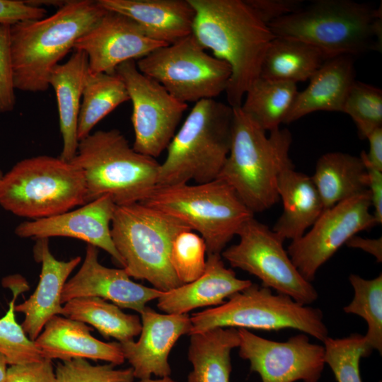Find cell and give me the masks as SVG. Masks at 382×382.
I'll list each match as a JSON object with an SVG mask.
<instances>
[{"instance_id":"obj_11","label":"cell","mask_w":382,"mask_h":382,"mask_svg":"<svg viewBox=\"0 0 382 382\" xmlns=\"http://www.w3.org/2000/svg\"><path fill=\"white\" fill-rule=\"evenodd\" d=\"M136 64L184 103L214 99L226 91L231 75L229 65L209 54L192 34L158 47Z\"/></svg>"},{"instance_id":"obj_6","label":"cell","mask_w":382,"mask_h":382,"mask_svg":"<svg viewBox=\"0 0 382 382\" xmlns=\"http://www.w3.org/2000/svg\"><path fill=\"white\" fill-rule=\"evenodd\" d=\"M233 119L229 105L214 99L195 103L166 149L157 185L216 179L229 152Z\"/></svg>"},{"instance_id":"obj_25","label":"cell","mask_w":382,"mask_h":382,"mask_svg":"<svg viewBox=\"0 0 382 382\" xmlns=\"http://www.w3.org/2000/svg\"><path fill=\"white\" fill-rule=\"evenodd\" d=\"M88 72L86 54L75 50L65 63L59 64L54 68L49 78L50 87L53 88L57 98L59 130L63 141L59 157L69 162L75 156L79 143L78 120Z\"/></svg>"},{"instance_id":"obj_12","label":"cell","mask_w":382,"mask_h":382,"mask_svg":"<svg viewBox=\"0 0 382 382\" xmlns=\"http://www.w3.org/2000/svg\"><path fill=\"white\" fill-rule=\"evenodd\" d=\"M239 241L221 253L232 267L239 268L262 282V286L294 301L311 305L318 294L292 262L282 239L254 216L239 231Z\"/></svg>"},{"instance_id":"obj_2","label":"cell","mask_w":382,"mask_h":382,"mask_svg":"<svg viewBox=\"0 0 382 382\" xmlns=\"http://www.w3.org/2000/svg\"><path fill=\"white\" fill-rule=\"evenodd\" d=\"M98 1H67L52 15L11 25L16 90L42 92L54 68L105 13Z\"/></svg>"},{"instance_id":"obj_28","label":"cell","mask_w":382,"mask_h":382,"mask_svg":"<svg viewBox=\"0 0 382 382\" xmlns=\"http://www.w3.org/2000/svg\"><path fill=\"white\" fill-rule=\"evenodd\" d=\"M187 382H230L231 352L238 347V329L219 328L190 335Z\"/></svg>"},{"instance_id":"obj_16","label":"cell","mask_w":382,"mask_h":382,"mask_svg":"<svg viewBox=\"0 0 382 382\" xmlns=\"http://www.w3.org/2000/svg\"><path fill=\"white\" fill-rule=\"evenodd\" d=\"M164 45L149 37L129 17L106 10L74 49L86 54L90 73L114 74L122 63L138 60Z\"/></svg>"},{"instance_id":"obj_1","label":"cell","mask_w":382,"mask_h":382,"mask_svg":"<svg viewBox=\"0 0 382 382\" xmlns=\"http://www.w3.org/2000/svg\"><path fill=\"white\" fill-rule=\"evenodd\" d=\"M195 12L192 35L214 57L226 62L231 75L228 105L240 108L260 77L266 50L275 37L245 0H189Z\"/></svg>"},{"instance_id":"obj_45","label":"cell","mask_w":382,"mask_h":382,"mask_svg":"<svg viewBox=\"0 0 382 382\" xmlns=\"http://www.w3.org/2000/svg\"><path fill=\"white\" fill-rule=\"evenodd\" d=\"M348 247L361 249L373 255L378 262L382 261V238H364L357 235L345 243Z\"/></svg>"},{"instance_id":"obj_34","label":"cell","mask_w":382,"mask_h":382,"mask_svg":"<svg viewBox=\"0 0 382 382\" xmlns=\"http://www.w3.org/2000/svg\"><path fill=\"white\" fill-rule=\"evenodd\" d=\"M349 280L354 289L352 301L343 310L362 318L367 324L364 335L373 350L382 352V275L366 279L352 274Z\"/></svg>"},{"instance_id":"obj_33","label":"cell","mask_w":382,"mask_h":382,"mask_svg":"<svg viewBox=\"0 0 382 382\" xmlns=\"http://www.w3.org/2000/svg\"><path fill=\"white\" fill-rule=\"evenodd\" d=\"M6 286L12 291V299L6 313L0 318V353L8 364H23L43 359L40 351L26 335L15 315L18 296L28 289L26 282L21 277H7Z\"/></svg>"},{"instance_id":"obj_9","label":"cell","mask_w":382,"mask_h":382,"mask_svg":"<svg viewBox=\"0 0 382 382\" xmlns=\"http://www.w3.org/2000/svg\"><path fill=\"white\" fill-rule=\"evenodd\" d=\"M86 203L83 172L59 157L23 159L0 180V205L28 220L50 217Z\"/></svg>"},{"instance_id":"obj_36","label":"cell","mask_w":382,"mask_h":382,"mask_svg":"<svg viewBox=\"0 0 382 382\" xmlns=\"http://www.w3.org/2000/svg\"><path fill=\"white\" fill-rule=\"evenodd\" d=\"M342 112L354 122L359 137H366L382 127V91L381 88L354 81L345 100Z\"/></svg>"},{"instance_id":"obj_14","label":"cell","mask_w":382,"mask_h":382,"mask_svg":"<svg viewBox=\"0 0 382 382\" xmlns=\"http://www.w3.org/2000/svg\"><path fill=\"white\" fill-rule=\"evenodd\" d=\"M371 208L369 191L340 202L324 209L309 231L291 242L288 255L307 281L349 238L377 224Z\"/></svg>"},{"instance_id":"obj_42","label":"cell","mask_w":382,"mask_h":382,"mask_svg":"<svg viewBox=\"0 0 382 382\" xmlns=\"http://www.w3.org/2000/svg\"><path fill=\"white\" fill-rule=\"evenodd\" d=\"M46 10L30 4L28 1L0 0V25H13L20 21L45 17Z\"/></svg>"},{"instance_id":"obj_22","label":"cell","mask_w":382,"mask_h":382,"mask_svg":"<svg viewBox=\"0 0 382 382\" xmlns=\"http://www.w3.org/2000/svg\"><path fill=\"white\" fill-rule=\"evenodd\" d=\"M105 9L133 20L151 39L165 45L192 34L195 12L189 0H98Z\"/></svg>"},{"instance_id":"obj_35","label":"cell","mask_w":382,"mask_h":382,"mask_svg":"<svg viewBox=\"0 0 382 382\" xmlns=\"http://www.w3.org/2000/svg\"><path fill=\"white\" fill-rule=\"evenodd\" d=\"M325 361L337 382H362L359 372L361 358L369 357L373 349L364 335L354 333L343 338L329 336L323 342Z\"/></svg>"},{"instance_id":"obj_17","label":"cell","mask_w":382,"mask_h":382,"mask_svg":"<svg viewBox=\"0 0 382 382\" xmlns=\"http://www.w3.org/2000/svg\"><path fill=\"white\" fill-rule=\"evenodd\" d=\"M115 207L112 198L104 195L74 210L25 221L14 231L21 238L69 237L81 240L106 251L124 268L125 262L113 243L110 233Z\"/></svg>"},{"instance_id":"obj_15","label":"cell","mask_w":382,"mask_h":382,"mask_svg":"<svg viewBox=\"0 0 382 382\" xmlns=\"http://www.w3.org/2000/svg\"><path fill=\"white\" fill-rule=\"evenodd\" d=\"M239 356L250 362V370L262 382H318L325 361V348L311 343L303 332L285 342L260 337L247 329H238Z\"/></svg>"},{"instance_id":"obj_30","label":"cell","mask_w":382,"mask_h":382,"mask_svg":"<svg viewBox=\"0 0 382 382\" xmlns=\"http://www.w3.org/2000/svg\"><path fill=\"white\" fill-rule=\"evenodd\" d=\"M62 316L88 323L104 337L118 342L132 340L141 330V318L124 313L119 306L94 296L73 299L63 306Z\"/></svg>"},{"instance_id":"obj_26","label":"cell","mask_w":382,"mask_h":382,"mask_svg":"<svg viewBox=\"0 0 382 382\" xmlns=\"http://www.w3.org/2000/svg\"><path fill=\"white\" fill-rule=\"evenodd\" d=\"M277 193L283 211L272 231L284 241L301 238L324 210L320 195L311 177L295 170H283L277 180Z\"/></svg>"},{"instance_id":"obj_3","label":"cell","mask_w":382,"mask_h":382,"mask_svg":"<svg viewBox=\"0 0 382 382\" xmlns=\"http://www.w3.org/2000/svg\"><path fill=\"white\" fill-rule=\"evenodd\" d=\"M233 109L228 156L217 177L228 184L253 212H262L279 201L277 180L294 167L289 150L292 141L286 129L266 131L240 108Z\"/></svg>"},{"instance_id":"obj_39","label":"cell","mask_w":382,"mask_h":382,"mask_svg":"<svg viewBox=\"0 0 382 382\" xmlns=\"http://www.w3.org/2000/svg\"><path fill=\"white\" fill-rule=\"evenodd\" d=\"M11 50V25H0V112L13 111L16 98Z\"/></svg>"},{"instance_id":"obj_47","label":"cell","mask_w":382,"mask_h":382,"mask_svg":"<svg viewBox=\"0 0 382 382\" xmlns=\"http://www.w3.org/2000/svg\"><path fill=\"white\" fill-rule=\"evenodd\" d=\"M137 382H177L172 379L170 376L158 378L157 379H153L151 378L140 379Z\"/></svg>"},{"instance_id":"obj_19","label":"cell","mask_w":382,"mask_h":382,"mask_svg":"<svg viewBox=\"0 0 382 382\" xmlns=\"http://www.w3.org/2000/svg\"><path fill=\"white\" fill-rule=\"evenodd\" d=\"M141 330L138 341L119 342L135 378L145 379L154 375L170 376L169 354L183 335L191 328L190 317L185 314H162L146 306L140 313Z\"/></svg>"},{"instance_id":"obj_32","label":"cell","mask_w":382,"mask_h":382,"mask_svg":"<svg viewBox=\"0 0 382 382\" xmlns=\"http://www.w3.org/2000/svg\"><path fill=\"white\" fill-rule=\"evenodd\" d=\"M129 100L126 86L116 74L88 72L80 107L77 135L79 141L120 104Z\"/></svg>"},{"instance_id":"obj_21","label":"cell","mask_w":382,"mask_h":382,"mask_svg":"<svg viewBox=\"0 0 382 382\" xmlns=\"http://www.w3.org/2000/svg\"><path fill=\"white\" fill-rule=\"evenodd\" d=\"M86 323L61 315L54 316L34 341L43 358L69 361L101 360L115 366L125 361L118 342H104L91 335Z\"/></svg>"},{"instance_id":"obj_20","label":"cell","mask_w":382,"mask_h":382,"mask_svg":"<svg viewBox=\"0 0 382 382\" xmlns=\"http://www.w3.org/2000/svg\"><path fill=\"white\" fill-rule=\"evenodd\" d=\"M35 240L34 257L42 265L40 280L33 294L15 306L16 312L24 314L25 318L21 325L32 341L35 340L54 316H62V289L69 276L81 260L80 256L68 261L59 260L50 251L49 238Z\"/></svg>"},{"instance_id":"obj_8","label":"cell","mask_w":382,"mask_h":382,"mask_svg":"<svg viewBox=\"0 0 382 382\" xmlns=\"http://www.w3.org/2000/svg\"><path fill=\"white\" fill-rule=\"evenodd\" d=\"M141 202L197 232L207 255L221 254L254 216L232 187L218 178L194 185H156Z\"/></svg>"},{"instance_id":"obj_37","label":"cell","mask_w":382,"mask_h":382,"mask_svg":"<svg viewBox=\"0 0 382 382\" xmlns=\"http://www.w3.org/2000/svg\"><path fill=\"white\" fill-rule=\"evenodd\" d=\"M207 246L204 239L190 229L180 231L172 243L170 261L173 270L183 284L190 283L204 272Z\"/></svg>"},{"instance_id":"obj_10","label":"cell","mask_w":382,"mask_h":382,"mask_svg":"<svg viewBox=\"0 0 382 382\" xmlns=\"http://www.w3.org/2000/svg\"><path fill=\"white\" fill-rule=\"evenodd\" d=\"M189 335L219 328L263 330L295 329L323 342L328 330L322 311L252 283L224 303L195 313Z\"/></svg>"},{"instance_id":"obj_23","label":"cell","mask_w":382,"mask_h":382,"mask_svg":"<svg viewBox=\"0 0 382 382\" xmlns=\"http://www.w3.org/2000/svg\"><path fill=\"white\" fill-rule=\"evenodd\" d=\"M252 283L238 278L233 270L226 267L221 254H208L203 274L190 283L163 292L157 299V307L169 314H185L197 308L216 307Z\"/></svg>"},{"instance_id":"obj_31","label":"cell","mask_w":382,"mask_h":382,"mask_svg":"<svg viewBox=\"0 0 382 382\" xmlns=\"http://www.w3.org/2000/svg\"><path fill=\"white\" fill-rule=\"evenodd\" d=\"M298 93L296 83L257 78L247 91L241 108L265 131L284 123Z\"/></svg>"},{"instance_id":"obj_41","label":"cell","mask_w":382,"mask_h":382,"mask_svg":"<svg viewBox=\"0 0 382 382\" xmlns=\"http://www.w3.org/2000/svg\"><path fill=\"white\" fill-rule=\"evenodd\" d=\"M258 18L266 25L299 10L301 0H245Z\"/></svg>"},{"instance_id":"obj_40","label":"cell","mask_w":382,"mask_h":382,"mask_svg":"<svg viewBox=\"0 0 382 382\" xmlns=\"http://www.w3.org/2000/svg\"><path fill=\"white\" fill-rule=\"evenodd\" d=\"M6 382H57L52 360L43 358L37 361L11 365Z\"/></svg>"},{"instance_id":"obj_46","label":"cell","mask_w":382,"mask_h":382,"mask_svg":"<svg viewBox=\"0 0 382 382\" xmlns=\"http://www.w3.org/2000/svg\"><path fill=\"white\" fill-rule=\"evenodd\" d=\"M7 364L8 362L6 357L0 353V382H6Z\"/></svg>"},{"instance_id":"obj_18","label":"cell","mask_w":382,"mask_h":382,"mask_svg":"<svg viewBox=\"0 0 382 382\" xmlns=\"http://www.w3.org/2000/svg\"><path fill=\"white\" fill-rule=\"evenodd\" d=\"M162 294L154 287L133 282L123 268L103 266L98 261V248L87 244L81 267L64 286L61 303L75 298L94 296L140 313L148 302L158 299Z\"/></svg>"},{"instance_id":"obj_44","label":"cell","mask_w":382,"mask_h":382,"mask_svg":"<svg viewBox=\"0 0 382 382\" xmlns=\"http://www.w3.org/2000/svg\"><path fill=\"white\" fill-rule=\"evenodd\" d=\"M366 139L369 152L362 151L359 157L365 165L382 170V127L373 131Z\"/></svg>"},{"instance_id":"obj_29","label":"cell","mask_w":382,"mask_h":382,"mask_svg":"<svg viewBox=\"0 0 382 382\" xmlns=\"http://www.w3.org/2000/svg\"><path fill=\"white\" fill-rule=\"evenodd\" d=\"M326 59L320 51L306 42L274 37L265 54L260 76L296 84L309 80Z\"/></svg>"},{"instance_id":"obj_24","label":"cell","mask_w":382,"mask_h":382,"mask_svg":"<svg viewBox=\"0 0 382 382\" xmlns=\"http://www.w3.org/2000/svg\"><path fill=\"white\" fill-rule=\"evenodd\" d=\"M354 75L353 57L340 55L326 59L311 77L308 86L298 91L284 123L316 111L342 112Z\"/></svg>"},{"instance_id":"obj_27","label":"cell","mask_w":382,"mask_h":382,"mask_svg":"<svg viewBox=\"0 0 382 382\" xmlns=\"http://www.w3.org/2000/svg\"><path fill=\"white\" fill-rule=\"evenodd\" d=\"M311 179L324 209L368 191L366 169L361 158L340 151L322 155Z\"/></svg>"},{"instance_id":"obj_43","label":"cell","mask_w":382,"mask_h":382,"mask_svg":"<svg viewBox=\"0 0 382 382\" xmlns=\"http://www.w3.org/2000/svg\"><path fill=\"white\" fill-rule=\"evenodd\" d=\"M373 215L377 224L382 223V170L365 165Z\"/></svg>"},{"instance_id":"obj_38","label":"cell","mask_w":382,"mask_h":382,"mask_svg":"<svg viewBox=\"0 0 382 382\" xmlns=\"http://www.w3.org/2000/svg\"><path fill=\"white\" fill-rule=\"evenodd\" d=\"M115 365H93L85 359L58 362L55 368L57 382H134L131 367L115 369Z\"/></svg>"},{"instance_id":"obj_7","label":"cell","mask_w":382,"mask_h":382,"mask_svg":"<svg viewBox=\"0 0 382 382\" xmlns=\"http://www.w3.org/2000/svg\"><path fill=\"white\" fill-rule=\"evenodd\" d=\"M185 229L190 228L141 202L116 205L110 226L126 273L148 281L163 292L183 285L173 270L170 255L174 238Z\"/></svg>"},{"instance_id":"obj_48","label":"cell","mask_w":382,"mask_h":382,"mask_svg":"<svg viewBox=\"0 0 382 382\" xmlns=\"http://www.w3.org/2000/svg\"><path fill=\"white\" fill-rule=\"evenodd\" d=\"M3 175H4V173H2V171H1V169H0V180H1V178H2V176H3Z\"/></svg>"},{"instance_id":"obj_13","label":"cell","mask_w":382,"mask_h":382,"mask_svg":"<svg viewBox=\"0 0 382 382\" xmlns=\"http://www.w3.org/2000/svg\"><path fill=\"white\" fill-rule=\"evenodd\" d=\"M115 74L123 81L132 103V148L156 159L167 149L187 105L140 72L135 60L120 64Z\"/></svg>"},{"instance_id":"obj_4","label":"cell","mask_w":382,"mask_h":382,"mask_svg":"<svg viewBox=\"0 0 382 382\" xmlns=\"http://www.w3.org/2000/svg\"><path fill=\"white\" fill-rule=\"evenodd\" d=\"M268 27L275 37L306 42L327 59L381 49V8L352 0H316Z\"/></svg>"},{"instance_id":"obj_5","label":"cell","mask_w":382,"mask_h":382,"mask_svg":"<svg viewBox=\"0 0 382 382\" xmlns=\"http://www.w3.org/2000/svg\"><path fill=\"white\" fill-rule=\"evenodd\" d=\"M70 162L83 172L86 203L104 195L116 205L141 202L157 185L160 163L136 151L117 129L98 130L80 140Z\"/></svg>"}]
</instances>
